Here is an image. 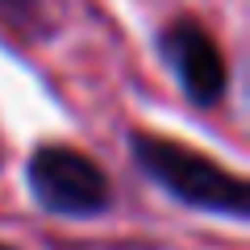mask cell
<instances>
[{
    "label": "cell",
    "instance_id": "6da1fadb",
    "mask_svg": "<svg viewBox=\"0 0 250 250\" xmlns=\"http://www.w3.org/2000/svg\"><path fill=\"white\" fill-rule=\"evenodd\" d=\"M134 154L171 196H179L184 205L229 213V217H246V184L238 175H229L225 167L208 163L205 154L188 150V146H175L167 138H150V134L134 138Z\"/></svg>",
    "mask_w": 250,
    "mask_h": 250
},
{
    "label": "cell",
    "instance_id": "7a4b0ae2",
    "mask_svg": "<svg viewBox=\"0 0 250 250\" xmlns=\"http://www.w3.org/2000/svg\"><path fill=\"white\" fill-rule=\"evenodd\" d=\"M29 188L50 213H67V217L100 213L108 205L104 171L92 159H83L80 150H67V146H42L34 154Z\"/></svg>",
    "mask_w": 250,
    "mask_h": 250
},
{
    "label": "cell",
    "instance_id": "3957f363",
    "mask_svg": "<svg viewBox=\"0 0 250 250\" xmlns=\"http://www.w3.org/2000/svg\"><path fill=\"white\" fill-rule=\"evenodd\" d=\"M163 54H167L171 71L179 75L184 92L196 104H217L225 92V59L217 42L196 25V21H175L163 34Z\"/></svg>",
    "mask_w": 250,
    "mask_h": 250
},
{
    "label": "cell",
    "instance_id": "277c9868",
    "mask_svg": "<svg viewBox=\"0 0 250 250\" xmlns=\"http://www.w3.org/2000/svg\"><path fill=\"white\" fill-rule=\"evenodd\" d=\"M0 250H4V246H0Z\"/></svg>",
    "mask_w": 250,
    "mask_h": 250
}]
</instances>
